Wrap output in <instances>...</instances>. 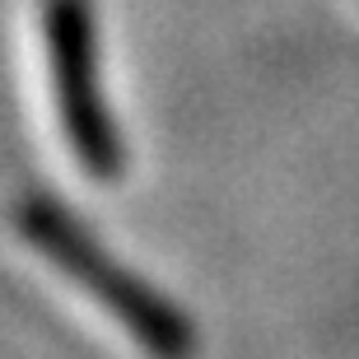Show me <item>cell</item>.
<instances>
[{"label": "cell", "mask_w": 359, "mask_h": 359, "mask_svg": "<svg viewBox=\"0 0 359 359\" xmlns=\"http://www.w3.org/2000/svg\"><path fill=\"white\" fill-rule=\"evenodd\" d=\"M14 229L24 233L28 248H38L47 262L66 271L80 290H89L112 318L135 336V346L149 359H196L201 332L173 299H163L154 285L121 266L89 229L66 215L47 196H24L14 205Z\"/></svg>", "instance_id": "cell-1"}, {"label": "cell", "mask_w": 359, "mask_h": 359, "mask_svg": "<svg viewBox=\"0 0 359 359\" xmlns=\"http://www.w3.org/2000/svg\"><path fill=\"white\" fill-rule=\"evenodd\" d=\"M42 38L52 66L56 117L70 140V154L93 182L126 177V140L98 89V28L93 0H42Z\"/></svg>", "instance_id": "cell-2"}]
</instances>
